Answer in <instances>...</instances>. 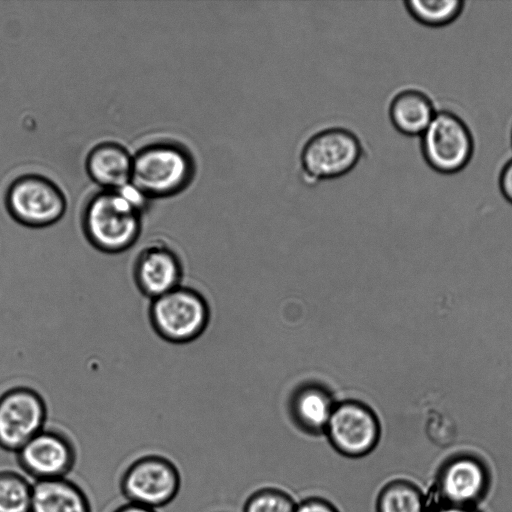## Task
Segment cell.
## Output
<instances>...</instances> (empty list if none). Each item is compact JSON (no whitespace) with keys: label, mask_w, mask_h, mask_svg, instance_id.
Segmentation results:
<instances>
[{"label":"cell","mask_w":512,"mask_h":512,"mask_svg":"<svg viewBox=\"0 0 512 512\" xmlns=\"http://www.w3.org/2000/svg\"><path fill=\"white\" fill-rule=\"evenodd\" d=\"M148 199L131 184L121 190H101L86 202L81 214V230L97 251L121 254L140 240L143 213Z\"/></svg>","instance_id":"6da1fadb"},{"label":"cell","mask_w":512,"mask_h":512,"mask_svg":"<svg viewBox=\"0 0 512 512\" xmlns=\"http://www.w3.org/2000/svg\"><path fill=\"white\" fill-rule=\"evenodd\" d=\"M196 174V162L184 145L157 141L132 155L131 185L148 200L184 191Z\"/></svg>","instance_id":"7a4b0ae2"},{"label":"cell","mask_w":512,"mask_h":512,"mask_svg":"<svg viewBox=\"0 0 512 512\" xmlns=\"http://www.w3.org/2000/svg\"><path fill=\"white\" fill-rule=\"evenodd\" d=\"M358 135L345 127L332 126L312 134L302 145L298 169L302 181L315 185L351 172L363 156Z\"/></svg>","instance_id":"3957f363"},{"label":"cell","mask_w":512,"mask_h":512,"mask_svg":"<svg viewBox=\"0 0 512 512\" xmlns=\"http://www.w3.org/2000/svg\"><path fill=\"white\" fill-rule=\"evenodd\" d=\"M148 317L154 332L161 339L172 344H188L204 333L210 311L199 291L181 284L150 300Z\"/></svg>","instance_id":"277c9868"},{"label":"cell","mask_w":512,"mask_h":512,"mask_svg":"<svg viewBox=\"0 0 512 512\" xmlns=\"http://www.w3.org/2000/svg\"><path fill=\"white\" fill-rule=\"evenodd\" d=\"M6 207L21 226L46 229L60 222L66 213L67 201L51 179L39 174H25L9 186Z\"/></svg>","instance_id":"5b68a950"},{"label":"cell","mask_w":512,"mask_h":512,"mask_svg":"<svg viewBox=\"0 0 512 512\" xmlns=\"http://www.w3.org/2000/svg\"><path fill=\"white\" fill-rule=\"evenodd\" d=\"M181 476L175 464L156 454L134 460L120 479V489L127 502L156 510L177 496Z\"/></svg>","instance_id":"8992f818"},{"label":"cell","mask_w":512,"mask_h":512,"mask_svg":"<svg viewBox=\"0 0 512 512\" xmlns=\"http://www.w3.org/2000/svg\"><path fill=\"white\" fill-rule=\"evenodd\" d=\"M474 151L472 133L467 124L450 111L436 112L421 135V152L435 171L452 174L462 170Z\"/></svg>","instance_id":"52a82bcc"},{"label":"cell","mask_w":512,"mask_h":512,"mask_svg":"<svg viewBox=\"0 0 512 512\" xmlns=\"http://www.w3.org/2000/svg\"><path fill=\"white\" fill-rule=\"evenodd\" d=\"M43 397L27 386H12L0 394V448L18 452L47 423Z\"/></svg>","instance_id":"ba28073f"},{"label":"cell","mask_w":512,"mask_h":512,"mask_svg":"<svg viewBox=\"0 0 512 512\" xmlns=\"http://www.w3.org/2000/svg\"><path fill=\"white\" fill-rule=\"evenodd\" d=\"M324 434L341 455L361 458L376 448L381 428L371 408L361 402L348 400L335 404Z\"/></svg>","instance_id":"9c48e42d"},{"label":"cell","mask_w":512,"mask_h":512,"mask_svg":"<svg viewBox=\"0 0 512 512\" xmlns=\"http://www.w3.org/2000/svg\"><path fill=\"white\" fill-rule=\"evenodd\" d=\"M132 277L138 291L153 300L183 283V262L165 241L151 240L134 253Z\"/></svg>","instance_id":"30bf717a"},{"label":"cell","mask_w":512,"mask_h":512,"mask_svg":"<svg viewBox=\"0 0 512 512\" xmlns=\"http://www.w3.org/2000/svg\"><path fill=\"white\" fill-rule=\"evenodd\" d=\"M16 454L21 469L35 481L66 478L77 459L71 438L61 430L46 427Z\"/></svg>","instance_id":"8fae6325"},{"label":"cell","mask_w":512,"mask_h":512,"mask_svg":"<svg viewBox=\"0 0 512 512\" xmlns=\"http://www.w3.org/2000/svg\"><path fill=\"white\" fill-rule=\"evenodd\" d=\"M436 484L440 503L473 507L488 489L489 473L478 458L459 455L441 467Z\"/></svg>","instance_id":"7c38bea8"},{"label":"cell","mask_w":512,"mask_h":512,"mask_svg":"<svg viewBox=\"0 0 512 512\" xmlns=\"http://www.w3.org/2000/svg\"><path fill=\"white\" fill-rule=\"evenodd\" d=\"M89 177L103 190H121L131 184L132 155L121 144L111 141L95 145L87 154Z\"/></svg>","instance_id":"4fadbf2b"},{"label":"cell","mask_w":512,"mask_h":512,"mask_svg":"<svg viewBox=\"0 0 512 512\" xmlns=\"http://www.w3.org/2000/svg\"><path fill=\"white\" fill-rule=\"evenodd\" d=\"M435 114L431 99L424 92L416 89L398 92L391 99L388 108L391 124L406 136H421Z\"/></svg>","instance_id":"5bb4252c"},{"label":"cell","mask_w":512,"mask_h":512,"mask_svg":"<svg viewBox=\"0 0 512 512\" xmlns=\"http://www.w3.org/2000/svg\"><path fill=\"white\" fill-rule=\"evenodd\" d=\"M30 512H92L84 491L67 478L35 481Z\"/></svg>","instance_id":"9a60e30c"},{"label":"cell","mask_w":512,"mask_h":512,"mask_svg":"<svg viewBox=\"0 0 512 512\" xmlns=\"http://www.w3.org/2000/svg\"><path fill=\"white\" fill-rule=\"evenodd\" d=\"M328 391L317 385H306L291 400V415L300 429L308 434L325 432L335 407Z\"/></svg>","instance_id":"2e32d148"},{"label":"cell","mask_w":512,"mask_h":512,"mask_svg":"<svg viewBox=\"0 0 512 512\" xmlns=\"http://www.w3.org/2000/svg\"><path fill=\"white\" fill-rule=\"evenodd\" d=\"M376 512H428V506L417 486L405 480H394L380 490Z\"/></svg>","instance_id":"e0dca14e"},{"label":"cell","mask_w":512,"mask_h":512,"mask_svg":"<svg viewBox=\"0 0 512 512\" xmlns=\"http://www.w3.org/2000/svg\"><path fill=\"white\" fill-rule=\"evenodd\" d=\"M461 0H407L404 6L417 22L430 27H441L454 21L463 11Z\"/></svg>","instance_id":"ac0fdd59"},{"label":"cell","mask_w":512,"mask_h":512,"mask_svg":"<svg viewBox=\"0 0 512 512\" xmlns=\"http://www.w3.org/2000/svg\"><path fill=\"white\" fill-rule=\"evenodd\" d=\"M33 484L13 470H0V512H30Z\"/></svg>","instance_id":"d6986e66"},{"label":"cell","mask_w":512,"mask_h":512,"mask_svg":"<svg viewBox=\"0 0 512 512\" xmlns=\"http://www.w3.org/2000/svg\"><path fill=\"white\" fill-rule=\"evenodd\" d=\"M296 506L288 493L276 488H263L250 495L243 512H295Z\"/></svg>","instance_id":"ffe728a7"},{"label":"cell","mask_w":512,"mask_h":512,"mask_svg":"<svg viewBox=\"0 0 512 512\" xmlns=\"http://www.w3.org/2000/svg\"><path fill=\"white\" fill-rule=\"evenodd\" d=\"M295 512H339V510L326 499L310 497L297 503Z\"/></svg>","instance_id":"44dd1931"},{"label":"cell","mask_w":512,"mask_h":512,"mask_svg":"<svg viewBox=\"0 0 512 512\" xmlns=\"http://www.w3.org/2000/svg\"><path fill=\"white\" fill-rule=\"evenodd\" d=\"M499 187L504 198L512 204V159L503 166L500 172Z\"/></svg>","instance_id":"7402d4cb"},{"label":"cell","mask_w":512,"mask_h":512,"mask_svg":"<svg viewBox=\"0 0 512 512\" xmlns=\"http://www.w3.org/2000/svg\"><path fill=\"white\" fill-rule=\"evenodd\" d=\"M429 512V510H428ZM430 512H477L473 507L470 506H458L451 504H442L439 503L437 507H435Z\"/></svg>","instance_id":"603a6c76"},{"label":"cell","mask_w":512,"mask_h":512,"mask_svg":"<svg viewBox=\"0 0 512 512\" xmlns=\"http://www.w3.org/2000/svg\"><path fill=\"white\" fill-rule=\"evenodd\" d=\"M113 512H157V511L127 502L126 504H123V505L117 507Z\"/></svg>","instance_id":"cb8c5ba5"},{"label":"cell","mask_w":512,"mask_h":512,"mask_svg":"<svg viewBox=\"0 0 512 512\" xmlns=\"http://www.w3.org/2000/svg\"><path fill=\"white\" fill-rule=\"evenodd\" d=\"M511 143H512V128H511Z\"/></svg>","instance_id":"d4e9b609"}]
</instances>
